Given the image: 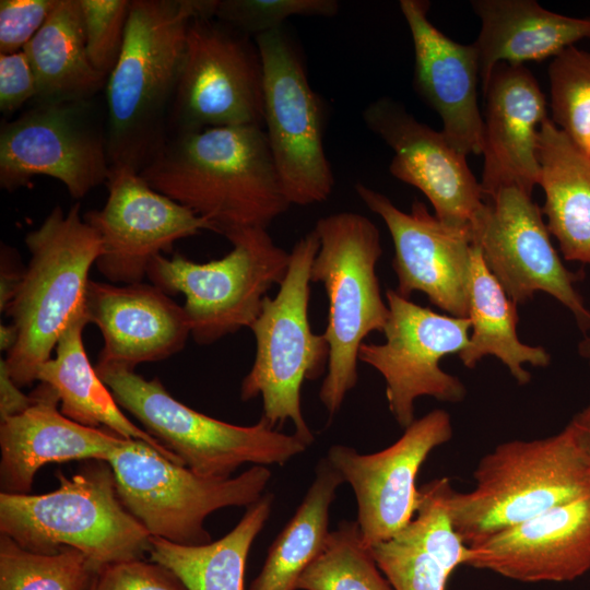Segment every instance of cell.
Returning a JSON list of instances; mask_svg holds the SVG:
<instances>
[{
  "label": "cell",
  "mask_w": 590,
  "mask_h": 590,
  "mask_svg": "<svg viewBox=\"0 0 590 590\" xmlns=\"http://www.w3.org/2000/svg\"><path fill=\"white\" fill-rule=\"evenodd\" d=\"M140 175L226 236L267 228L291 205L264 128H206L173 135Z\"/></svg>",
  "instance_id": "1"
},
{
  "label": "cell",
  "mask_w": 590,
  "mask_h": 590,
  "mask_svg": "<svg viewBox=\"0 0 590 590\" xmlns=\"http://www.w3.org/2000/svg\"><path fill=\"white\" fill-rule=\"evenodd\" d=\"M215 0H131L119 59L107 78L111 168L141 173L169 139V116L191 19L214 16Z\"/></svg>",
  "instance_id": "2"
},
{
  "label": "cell",
  "mask_w": 590,
  "mask_h": 590,
  "mask_svg": "<svg viewBox=\"0 0 590 590\" xmlns=\"http://www.w3.org/2000/svg\"><path fill=\"white\" fill-rule=\"evenodd\" d=\"M475 486L450 491L452 526L465 544L590 495V460L569 430L497 445L477 463Z\"/></svg>",
  "instance_id": "3"
},
{
  "label": "cell",
  "mask_w": 590,
  "mask_h": 590,
  "mask_svg": "<svg viewBox=\"0 0 590 590\" xmlns=\"http://www.w3.org/2000/svg\"><path fill=\"white\" fill-rule=\"evenodd\" d=\"M24 241L30 261L4 310L19 334L4 358L19 387L36 380L68 324L85 311L88 273L102 252L101 237L80 214L79 202L68 212L56 205Z\"/></svg>",
  "instance_id": "4"
},
{
  "label": "cell",
  "mask_w": 590,
  "mask_h": 590,
  "mask_svg": "<svg viewBox=\"0 0 590 590\" xmlns=\"http://www.w3.org/2000/svg\"><path fill=\"white\" fill-rule=\"evenodd\" d=\"M56 476L58 488L46 494L0 493V534L39 554L76 548L99 570L144 558L151 535L120 500L107 461L85 464L71 477Z\"/></svg>",
  "instance_id": "5"
},
{
  "label": "cell",
  "mask_w": 590,
  "mask_h": 590,
  "mask_svg": "<svg viewBox=\"0 0 590 590\" xmlns=\"http://www.w3.org/2000/svg\"><path fill=\"white\" fill-rule=\"evenodd\" d=\"M314 229L319 249L310 278L323 284L329 299L323 332L329 358L319 399L333 416L357 384L358 352L364 339L374 331L384 333L389 307L376 274L382 255L377 226L359 213L339 212L318 220Z\"/></svg>",
  "instance_id": "6"
},
{
  "label": "cell",
  "mask_w": 590,
  "mask_h": 590,
  "mask_svg": "<svg viewBox=\"0 0 590 590\" xmlns=\"http://www.w3.org/2000/svg\"><path fill=\"white\" fill-rule=\"evenodd\" d=\"M319 249L315 229L302 237L291 251L288 270L275 297H266L261 312L250 326L256 356L240 385V399L261 396L262 417L276 428L291 421L295 435L307 446L314 434L300 403L305 380L319 378L328 366L329 344L311 331L308 319L310 270Z\"/></svg>",
  "instance_id": "7"
},
{
  "label": "cell",
  "mask_w": 590,
  "mask_h": 590,
  "mask_svg": "<svg viewBox=\"0 0 590 590\" xmlns=\"http://www.w3.org/2000/svg\"><path fill=\"white\" fill-rule=\"evenodd\" d=\"M95 369L118 405L199 475L228 479L245 463L284 465L308 447L263 417L255 425L239 426L202 414L170 396L157 378L149 380L114 366Z\"/></svg>",
  "instance_id": "8"
},
{
  "label": "cell",
  "mask_w": 590,
  "mask_h": 590,
  "mask_svg": "<svg viewBox=\"0 0 590 590\" xmlns=\"http://www.w3.org/2000/svg\"><path fill=\"white\" fill-rule=\"evenodd\" d=\"M225 237L233 248L220 259L198 263L180 253L161 255L148 270L152 284L185 296L191 337L200 345L250 328L268 292L288 270L291 252L276 246L267 228L237 229Z\"/></svg>",
  "instance_id": "9"
},
{
  "label": "cell",
  "mask_w": 590,
  "mask_h": 590,
  "mask_svg": "<svg viewBox=\"0 0 590 590\" xmlns=\"http://www.w3.org/2000/svg\"><path fill=\"white\" fill-rule=\"evenodd\" d=\"M107 462L120 500L150 535L188 546L212 541L204 527L210 514L249 507L271 479L264 465H252L235 477L202 476L138 439H129Z\"/></svg>",
  "instance_id": "10"
},
{
  "label": "cell",
  "mask_w": 590,
  "mask_h": 590,
  "mask_svg": "<svg viewBox=\"0 0 590 590\" xmlns=\"http://www.w3.org/2000/svg\"><path fill=\"white\" fill-rule=\"evenodd\" d=\"M264 128V74L253 37L214 17L189 23L169 138L206 128Z\"/></svg>",
  "instance_id": "11"
},
{
  "label": "cell",
  "mask_w": 590,
  "mask_h": 590,
  "mask_svg": "<svg viewBox=\"0 0 590 590\" xmlns=\"http://www.w3.org/2000/svg\"><path fill=\"white\" fill-rule=\"evenodd\" d=\"M106 115L95 98L34 104L0 123V187L14 191L35 176L59 180L83 199L110 175Z\"/></svg>",
  "instance_id": "12"
},
{
  "label": "cell",
  "mask_w": 590,
  "mask_h": 590,
  "mask_svg": "<svg viewBox=\"0 0 590 590\" xmlns=\"http://www.w3.org/2000/svg\"><path fill=\"white\" fill-rule=\"evenodd\" d=\"M264 74V131L291 204L326 201L334 177L323 148V110L283 27L253 37Z\"/></svg>",
  "instance_id": "13"
},
{
  "label": "cell",
  "mask_w": 590,
  "mask_h": 590,
  "mask_svg": "<svg viewBox=\"0 0 590 590\" xmlns=\"http://www.w3.org/2000/svg\"><path fill=\"white\" fill-rule=\"evenodd\" d=\"M389 319L384 343H363L358 359L385 379L388 408L397 423H413L414 402L432 397L441 402L464 400L467 388L439 366L441 358L459 354L469 343V318L439 314L397 293L386 291Z\"/></svg>",
  "instance_id": "14"
},
{
  "label": "cell",
  "mask_w": 590,
  "mask_h": 590,
  "mask_svg": "<svg viewBox=\"0 0 590 590\" xmlns=\"http://www.w3.org/2000/svg\"><path fill=\"white\" fill-rule=\"evenodd\" d=\"M471 232L488 270L517 306L544 292L573 314L583 333L590 332V309L575 286L581 275L564 266L531 196L508 187L485 198Z\"/></svg>",
  "instance_id": "15"
},
{
  "label": "cell",
  "mask_w": 590,
  "mask_h": 590,
  "mask_svg": "<svg viewBox=\"0 0 590 590\" xmlns=\"http://www.w3.org/2000/svg\"><path fill=\"white\" fill-rule=\"evenodd\" d=\"M452 434L449 413L436 409L415 418L396 442L378 452L359 453L344 445L329 448L326 458L355 494L356 521L369 546L393 538L414 518L420 469Z\"/></svg>",
  "instance_id": "16"
},
{
  "label": "cell",
  "mask_w": 590,
  "mask_h": 590,
  "mask_svg": "<svg viewBox=\"0 0 590 590\" xmlns=\"http://www.w3.org/2000/svg\"><path fill=\"white\" fill-rule=\"evenodd\" d=\"M108 196L101 210L83 217L98 233L102 252L95 263L111 283H140L151 262L186 237L211 231L210 223L154 190L127 167L110 168Z\"/></svg>",
  "instance_id": "17"
},
{
  "label": "cell",
  "mask_w": 590,
  "mask_h": 590,
  "mask_svg": "<svg viewBox=\"0 0 590 590\" xmlns=\"http://www.w3.org/2000/svg\"><path fill=\"white\" fill-rule=\"evenodd\" d=\"M366 206L386 224L392 238L397 293L421 292L447 315L468 318L473 237L471 226L451 225L430 214L421 201L410 212L384 193L356 184Z\"/></svg>",
  "instance_id": "18"
},
{
  "label": "cell",
  "mask_w": 590,
  "mask_h": 590,
  "mask_svg": "<svg viewBox=\"0 0 590 590\" xmlns=\"http://www.w3.org/2000/svg\"><path fill=\"white\" fill-rule=\"evenodd\" d=\"M362 117L367 129L393 151L390 174L422 191L440 221L471 226L485 197L467 156L441 131L418 121L390 97L369 103Z\"/></svg>",
  "instance_id": "19"
},
{
  "label": "cell",
  "mask_w": 590,
  "mask_h": 590,
  "mask_svg": "<svg viewBox=\"0 0 590 590\" xmlns=\"http://www.w3.org/2000/svg\"><path fill=\"white\" fill-rule=\"evenodd\" d=\"M414 47L413 84L439 116L440 130L465 156L483 151V116L479 107L480 71L473 44H460L428 19L426 0H400Z\"/></svg>",
  "instance_id": "20"
},
{
  "label": "cell",
  "mask_w": 590,
  "mask_h": 590,
  "mask_svg": "<svg viewBox=\"0 0 590 590\" xmlns=\"http://www.w3.org/2000/svg\"><path fill=\"white\" fill-rule=\"evenodd\" d=\"M482 93L484 197L508 187L532 197L540 177L539 130L548 118L545 95L526 66L508 63L494 68Z\"/></svg>",
  "instance_id": "21"
},
{
  "label": "cell",
  "mask_w": 590,
  "mask_h": 590,
  "mask_svg": "<svg viewBox=\"0 0 590 590\" xmlns=\"http://www.w3.org/2000/svg\"><path fill=\"white\" fill-rule=\"evenodd\" d=\"M468 566L521 582L570 581L590 569V495L470 545Z\"/></svg>",
  "instance_id": "22"
},
{
  "label": "cell",
  "mask_w": 590,
  "mask_h": 590,
  "mask_svg": "<svg viewBox=\"0 0 590 590\" xmlns=\"http://www.w3.org/2000/svg\"><path fill=\"white\" fill-rule=\"evenodd\" d=\"M85 315L104 339L95 366L134 370L141 363L178 353L191 335L184 307L143 282L115 285L90 280Z\"/></svg>",
  "instance_id": "23"
},
{
  "label": "cell",
  "mask_w": 590,
  "mask_h": 590,
  "mask_svg": "<svg viewBox=\"0 0 590 590\" xmlns=\"http://www.w3.org/2000/svg\"><path fill=\"white\" fill-rule=\"evenodd\" d=\"M32 405L0 424L2 493L31 494L34 476L48 463L109 458L129 439L81 425L64 416L56 391L40 382Z\"/></svg>",
  "instance_id": "24"
},
{
  "label": "cell",
  "mask_w": 590,
  "mask_h": 590,
  "mask_svg": "<svg viewBox=\"0 0 590 590\" xmlns=\"http://www.w3.org/2000/svg\"><path fill=\"white\" fill-rule=\"evenodd\" d=\"M450 489L446 479L421 486L411 522L393 538L371 546L394 590H446L455 569L468 564L471 548L455 530L448 511Z\"/></svg>",
  "instance_id": "25"
},
{
  "label": "cell",
  "mask_w": 590,
  "mask_h": 590,
  "mask_svg": "<svg viewBox=\"0 0 590 590\" xmlns=\"http://www.w3.org/2000/svg\"><path fill=\"white\" fill-rule=\"evenodd\" d=\"M470 4L481 22L473 45L482 91L499 63L542 61L590 39V16L556 13L534 0H472Z\"/></svg>",
  "instance_id": "26"
},
{
  "label": "cell",
  "mask_w": 590,
  "mask_h": 590,
  "mask_svg": "<svg viewBox=\"0 0 590 590\" xmlns=\"http://www.w3.org/2000/svg\"><path fill=\"white\" fill-rule=\"evenodd\" d=\"M546 227L564 258L590 264V156L548 117L538 138Z\"/></svg>",
  "instance_id": "27"
},
{
  "label": "cell",
  "mask_w": 590,
  "mask_h": 590,
  "mask_svg": "<svg viewBox=\"0 0 590 590\" xmlns=\"http://www.w3.org/2000/svg\"><path fill=\"white\" fill-rule=\"evenodd\" d=\"M87 323L85 311L72 319L58 340L56 357L38 368L36 380L56 391L60 412L68 418L87 427L105 426L120 437L145 441L166 459L182 465L175 453L121 412L113 393L88 361L83 343V331Z\"/></svg>",
  "instance_id": "28"
},
{
  "label": "cell",
  "mask_w": 590,
  "mask_h": 590,
  "mask_svg": "<svg viewBox=\"0 0 590 590\" xmlns=\"http://www.w3.org/2000/svg\"><path fill=\"white\" fill-rule=\"evenodd\" d=\"M23 50L36 79L34 104L92 99L106 86L87 56L79 0H59Z\"/></svg>",
  "instance_id": "29"
},
{
  "label": "cell",
  "mask_w": 590,
  "mask_h": 590,
  "mask_svg": "<svg viewBox=\"0 0 590 590\" xmlns=\"http://www.w3.org/2000/svg\"><path fill=\"white\" fill-rule=\"evenodd\" d=\"M471 335L458 354L461 363L474 368L486 356L499 359L519 385H527L531 374L524 368L547 367L551 355L543 346L520 341L517 333V305L488 270L480 248L473 244L469 288Z\"/></svg>",
  "instance_id": "30"
},
{
  "label": "cell",
  "mask_w": 590,
  "mask_h": 590,
  "mask_svg": "<svg viewBox=\"0 0 590 590\" xmlns=\"http://www.w3.org/2000/svg\"><path fill=\"white\" fill-rule=\"evenodd\" d=\"M273 500V494L264 493L246 508L233 530L206 544L179 545L151 536L150 560L170 569L187 590H245L247 557L271 515Z\"/></svg>",
  "instance_id": "31"
},
{
  "label": "cell",
  "mask_w": 590,
  "mask_h": 590,
  "mask_svg": "<svg viewBox=\"0 0 590 590\" xmlns=\"http://www.w3.org/2000/svg\"><path fill=\"white\" fill-rule=\"evenodd\" d=\"M315 471L311 485L271 544L249 590H297L299 577L322 551L330 533V508L344 480L326 457Z\"/></svg>",
  "instance_id": "32"
},
{
  "label": "cell",
  "mask_w": 590,
  "mask_h": 590,
  "mask_svg": "<svg viewBox=\"0 0 590 590\" xmlns=\"http://www.w3.org/2000/svg\"><path fill=\"white\" fill-rule=\"evenodd\" d=\"M297 590H394L380 570L357 521L342 520L305 569Z\"/></svg>",
  "instance_id": "33"
},
{
  "label": "cell",
  "mask_w": 590,
  "mask_h": 590,
  "mask_svg": "<svg viewBox=\"0 0 590 590\" xmlns=\"http://www.w3.org/2000/svg\"><path fill=\"white\" fill-rule=\"evenodd\" d=\"M98 571L76 548L39 554L0 534V590H91Z\"/></svg>",
  "instance_id": "34"
},
{
  "label": "cell",
  "mask_w": 590,
  "mask_h": 590,
  "mask_svg": "<svg viewBox=\"0 0 590 590\" xmlns=\"http://www.w3.org/2000/svg\"><path fill=\"white\" fill-rule=\"evenodd\" d=\"M552 121L590 156V51L570 46L548 69Z\"/></svg>",
  "instance_id": "35"
},
{
  "label": "cell",
  "mask_w": 590,
  "mask_h": 590,
  "mask_svg": "<svg viewBox=\"0 0 590 590\" xmlns=\"http://www.w3.org/2000/svg\"><path fill=\"white\" fill-rule=\"evenodd\" d=\"M339 8L335 0H215L214 17L256 37L281 28L288 17H330Z\"/></svg>",
  "instance_id": "36"
},
{
  "label": "cell",
  "mask_w": 590,
  "mask_h": 590,
  "mask_svg": "<svg viewBox=\"0 0 590 590\" xmlns=\"http://www.w3.org/2000/svg\"><path fill=\"white\" fill-rule=\"evenodd\" d=\"M79 1L88 59L99 73L108 78L123 46L131 0Z\"/></svg>",
  "instance_id": "37"
},
{
  "label": "cell",
  "mask_w": 590,
  "mask_h": 590,
  "mask_svg": "<svg viewBox=\"0 0 590 590\" xmlns=\"http://www.w3.org/2000/svg\"><path fill=\"white\" fill-rule=\"evenodd\" d=\"M91 590H187L167 567L142 559H131L104 566Z\"/></svg>",
  "instance_id": "38"
},
{
  "label": "cell",
  "mask_w": 590,
  "mask_h": 590,
  "mask_svg": "<svg viewBox=\"0 0 590 590\" xmlns=\"http://www.w3.org/2000/svg\"><path fill=\"white\" fill-rule=\"evenodd\" d=\"M59 0H1L0 55L24 49Z\"/></svg>",
  "instance_id": "39"
},
{
  "label": "cell",
  "mask_w": 590,
  "mask_h": 590,
  "mask_svg": "<svg viewBox=\"0 0 590 590\" xmlns=\"http://www.w3.org/2000/svg\"><path fill=\"white\" fill-rule=\"evenodd\" d=\"M36 79L24 50L0 55V111L10 116L35 99Z\"/></svg>",
  "instance_id": "40"
},
{
  "label": "cell",
  "mask_w": 590,
  "mask_h": 590,
  "mask_svg": "<svg viewBox=\"0 0 590 590\" xmlns=\"http://www.w3.org/2000/svg\"><path fill=\"white\" fill-rule=\"evenodd\" d=\"M25 270L26 267L20 262L16 250L2 243L0 256V309L2 312L17 293Z\"/></svg>",
  "instance_id": "41"
},
{
  "label": "cell",
  "mask_w": 590,
  "mask_h": 590,
  "mask_svg": "<svg viewBox=\"0 0 590 590\" xmlns=\"http://www.w3.org/2000/svg\"><path fill=\"white\" fill-rule=\"evenodd\" d=\"M10 376L5 361H0V418L1 421L19 415L33 403L32 394L26 396Z\"/></svg>",
  "instance_id": "42"
},
{
  "label": "cell",
  "mask_w": 590,
  "mask_h": 590,
  "mask_svg": "<svg viewBox=\"0 0 590 590\" xmlns=\"http://www.w3.org/2000/svg\"><path fill=\"white\" fill-rule=\"evenodd\" d=\"M566 428L590 460V402L573 416Z\"/></svg>",
  "instance_id": "43"
},
{
  "label": "cell",
  "mask_w": 590,
  "mask_h": 590,
  "mask_svg": "<svg viewBox=\"0 0 590 590\" xmlns=\"http://www.w3.org/2000/svg\"><path fill=\"white\" fill-rule=\"evenodd\" d=\"M17 330L11 324H1L0 327V349L9 353L16 344Z\"/></svg>",
  "instance_id": "44"
},
{
  "label": "cell",
  "mask_w": 590,
  "mask_h": 590,
  "mask_svg": "<svg viewBox=\"0 0 590 590\" xmlns=\"http://www.w3.org/2000/svg\"><path fill=\"white\" fill-rule=\"evenodd\" d=\"M578 354L583 358L590 368V334H586L578 343Z\"/></svg>",
  "instance_id": "45"
}]
</instances>
